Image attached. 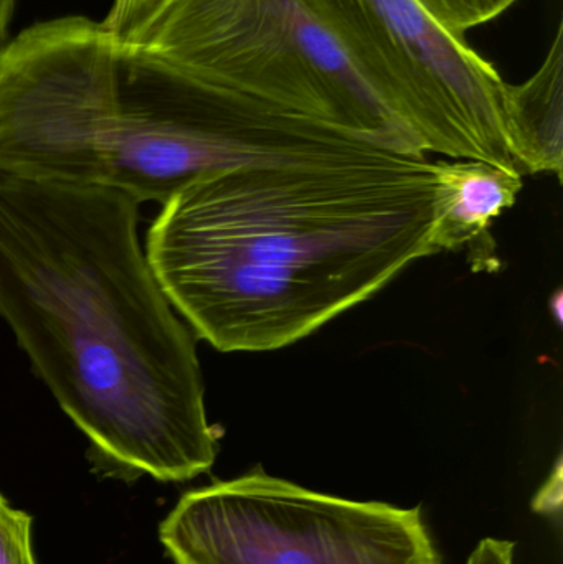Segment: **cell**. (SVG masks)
Returning <instances> with one entry per match:
<instances>
[{
    "label": "cell",
    "instance_id": "3",
    "mask_svg": "<svg viewBox=\"0 0 563 564\" xmlns=\"http://www.w3.org/2000/svg\"><path fill=\"white\" fill-rule=\"evenodd\" d=\"M227 145L217 91L102 20L35 23L0 56V171L164 205Z\"/></svg>",
    "mask_w": 563,
    "mask_h": 564
},
{
    "label": "cell",
    "instance_id": "2",
    "mask_svg": "<svg viewBox=\"0 0 563 564\" xmlns=\"http://www.w3.org/2000/svg\"><path fill=\"white\" fill-rule=\"evenodd\" d=\"M432 228L433 162L383 152L197 178L162 205L145 257L198 338L268 351L435 257Z\"/></svg>",
    "mask_w": 563,
    "mask_h": 564
},
{
    "label": "cell",
    "instance_id": "5",
    "mask_svg": "<svg viewBox=\"0 0 563 564\" xmlns=\"http://www.w3.org/2000/svg\"><path fill=\"white\" fill-rule=\"evenodd\" d=\"M159 539L174 564H442L420 507L313 492L263 467L184 494Z\"/></svg>",
    "mask_w": 563,
    "mask_h": 564
},
{
    "label": "cell",
    "instance_id": "13",
    "mask_svg": "<svg viewBox=\"0 0 563 564\" xmlns=\"http://www.w3.org/2000/svg\"><path fill=\"white\" fill-rule=\"evenodd\" d=\"M17 0H0V56L7 46V33H9L10 22H12L13 10H15Z\"/></svg>",
    "mask_w": 563,
    "mask_h": 564
},
{
    "label": "cell",
    "instance_id": "11",
    "mask_svg": "<svg viewBox=\"0 0 563 564\" xmlns=\"http://www.w3.org/2000/svg\"><path fill=\"white\" fill-rule=\"evenodd\" d=\"M532 509L539 513V516L555 517L561 520L562 512V459L559 457L555 463L554 473L549 477L548 482L541 487L538 496H535L534 502H532Z\"/></svg>",
    "mask_w": 563,
    "mask_h": 564
},
{
    "label": "cell",
    "instance_id": "4",
    "mask_svg": "<svg viewBox=\"0 0 563 564\" xmlns=\"http://www.w3.org/2000/svg\"><path fill=\"white\" fill-rule=\"evenodd\" d=\"M131 42L221 91L372 148L426 155L304 0H167Z\"/></svg>",
    "mask_w": 563,
    "mask_h": 564
},
{
    "label": "cell",
    "instance_id": "9",
    "mask_svg": "<svg viewBox=\"0 0 563 564\" xmlns=\"http://www.w3.org/2000/svg\"><path fill=\"white\" fill-rule=\"evenodd\" d=\"M32 525V516L13 509L0 494V564H36Z\"/></svg>",
    "mask_w": 563,
    "mask_h": 564
},
{
    "label": "cell",
    "instance_id": "7",
    "mask_svg": "<svg viewBox=\"0 0 563 564\" xmlns=\"http://www.w3.org/2000/svg\"><path fill=\"white\" fill-rule=\"evenodd\" d=\"M522 191L516 169L481 161L433 162V253L473 251V264L496 268L492 220L511 208Z\"/></svg>",
    "mask_w": 563,
    "mask_h": 564
},
{
    "label": "cell",
    "instance_id": "6",
    "mask_svg": "<svg viewBox=\"0 0 563 564\" xmlns=\"http://www.w3.org/2000/svg\"><path fill=\"white\" fill-rule=\"evenodd\" d=\"M423 152L516 169L502 128L505 79L419 0H304Z\"/></svg>",
    "mask_w": 563,
    "mask_h": 564
},
{
    "label": "cell",
    "instance_id": "10",
    "mask_svg": "<svg viewBox=\"0 0 563 564\" xmlns=\"http://www.w3.org/2000/svg\"><path fill=\"white\" fill-rule=\"evenodd\" d=\"M167 0H112L102 20L108 30L122 40H132L158 15Z\"/></svg>",
    "mask_w": 563,
    "mask_h": 564
},
{
    "label": "cell",
    "instance_id": "14",
    "mask_svg": "<svg viewBox=\"0 0 563 564\" xmlns=\"http://www.w3.org/2000/svg\"><path fill=\"white\" fill-rule=\"evenodd\" d=\"M549 307H551V314L554 315L555 324L562 325V308H563V295L562 291L555 292L549 301Z\"/></svg>",
    "mask_w": 563,
    "mask_h": 564
},
{
    "label": "cell",
    "instance_id": "8",
    "mask_svg": "<svg viewBox=\"0 0 563 564\" xmlns=\"http://www.w3.org/2000/svg\"><path fill=\"white\" fill-rule=\"evenodd\" d=\"M502 128L519 174H551L563 169V39L559 23L541 68L521 85L502 83Z\"/></svg>",
    "mask_w": 563,
    "mask_h": 564
},
{
    "label": "cell",
    "instance_id": "1",
    "mask_svg": "<svg viewBox=\"0 0 563 564\" xmlns=\"http://www.w3.org/2000/svg\"><path fill=\"white\" fill-rule=\"evenodd\" d=\"M139 205L0 171V317L99 473L185 482L214 466L220 431L195 334L139 245Z\"/></svg>",
    "mask_w": 563,
    "mask_h": 564
},
{
    "label": "cell",
    "instance_id": "12",
    "mask_svg": "<svg viewBox=\"0 0 563 564\" xmlns=\"http://www.w3.org/2000/svg\"><path fill=\"white\" fill-rule=\"evenodd\" d=\"M516 543L486 539L476 546L466 564H515Z\"/></svg>",
    "mask_w": 563,
    "mask_h": 564
}]
</instances>
